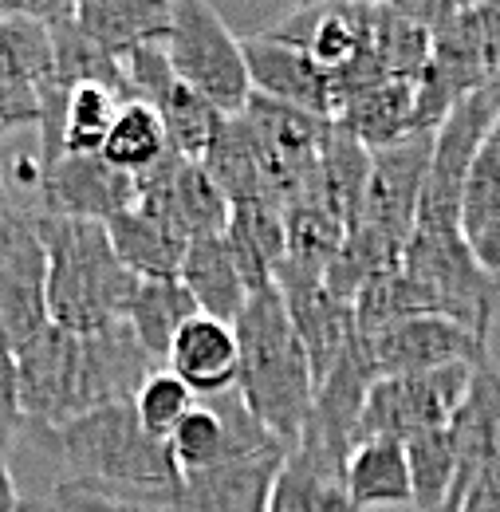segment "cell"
<instances>
[{
	"label": "cell",
	"mask_w": 500,
	"mask_h": 512,
	"mask_svg": "<svg viewBox=\"0 0 500 512\" xmlns=\"http://www.w3.org/2000/svg\"><path fill=\"white\" fill-rule=\"evenodd\" d=\"M12 359L20 386V414L32 434L56 430L103 406L134 402L142 383L158 371V363L142 351L126 320L95 335H71L48 323Z\"/></svg>",
	"instance_id": "cell-1"
},
{
	"label": "cell",
	"mask_w": 500,
	"mask_h": 512,
	"mask_svg": "<svg viewBox=\"0 0 500 512\" xmlns=\"http://www.w3.org/2000/svg\"><path fill=\"white\" fill-rule=\"evenodd\" d=\"M36 438L60 457L63 481L87 489L170 509L182 485V469L170 446L142 430L130 402L91 410L56 430H36Z\"/></svg>",
	"instance_id": "cell-2"
},
{
	"label": "cell",
	"mask_w": 500,
	"mask_h": 512,
	"mask_svg": "<svg viewBox=\"0 0 500 512\" xmlns=\"http://www.w3.org/2000/svg\"><path fill=\"white\" fill-rule=\"evenodd\" d=\"M237 335V394L252 418L280 442L296 446L312 422L315 379L308 351L288 320L284 296L276 284L256 288L241 316L233 320Z\"/></svg>",
	"instance_id": "cell-3"
},
{
	"label": "cell",
	"mask_w": 500,
	"mask_h": 512,
	"mask_svg": "<svg viewBox=\"0 0 500 512\" xmlns=\"http://www.w3.org/2000/svg\"><path fill=\"white\" fill-rule=\"evenodd\" d=\"M48 253V323L71 335H95L123 323L138 276L111 249L107 225L36 213Z\"/></svg>",
	"instance_id": "cell-4"
},
{
	"label": "cell",
	"mask_w": 500,
	"mask_h": 512,
	"mask_svg": "<svg viewBox=\"0 0 500 512\" xmlns=\"http://www.w3.org/2000/svg\"><path fill=\"white\" fill-rule=\"evenodd\" d=\"M162 48L170 56L174 75L189 91H197L209 107H217L225 119L245 111L252 95L245 52L213 4L205 0L170 4V32Z\"/></svg>",
	"instance_id": "cell-5"
},
{
	"label": "cell",
	"mask_w": 500,
	"mask_h": 512,
	"mask_svg": "<svg viewBox=\"0 0 500 512\" xmlns=\"http://www.w3.org/2000/svg\"><path fill=\"white\" fill-rule=\"evenodd\" d=\"M430 300L434 316L461 323L489 339L500 300V276H493L469 249L461 229H414L398 264Z\"/></svg>",
	"instance_id": "cell-6"
},
{
	"label": "cell",
	"mask_w": 500,
	"mask_h": 512,
	"mask_svg": "<svg viewBox=\"0 0 500 512\" xmlns=\"http://www.w3.org/2000/svg\"><path fill=\"white\" fill-rule=\"evenodd\" d=\"M497 119H500V79L477 87V91H469V95H461L449 107V115L434 130L430 174H426V186H422L414 229H441V233L461 229L465 182H469V170H473L485 138L497 127Z\"/></svg>",
	"instance_id": "cell-7"
},
{
	"label": "cell",
	"mask_w": 500,
	"mask_h": 512,
	"mask_svg": "<svg viewBox=\"0 0 500 512\" xmlns=\"http://www.w3.org/2000/svg\"><path fill=\"white\" fill-rule=\"evenodd\" d=\"M477 367H441V371H422V375H378L367 402L359 410L355 442H414L430 430L449 426L453 410L461 406L469 379ZM351 442V446H355Z\"/></svg>",
	"instance_id": "cell-8"
},
{
	"label": "cell",
	"mask_w": 500,
	"mask_h": 512,
	"mask_svg": "<svg viewBox=\"0 0 500 512\" xmlns=\"http://www.w3.org/2000/svg\"><path fill=\"white\" fill-rule=\"evenodd\" d=\"M48 327V253L36 213L16 209L0 221V347L24 351Z\"/></svg>",
	"instance_id": "cell-9"
},
{
	"label": "cell",
	"mask_w": 500,
	"mask_h": 512,
	"mask_svg": "<svg viewBox=\"0 0 500 512\" xmlns=\"http://www.w3.org/2000/svg\"><path fill=\"white\" fill-rule=\"evenodd\" d=\"M134 186H138L134 205L162 217L189 241L193 237H221L229 229V217H233L229 197L217 190V182L193 158H182L170 150L158 166L138 174Z\"/></svg>",
	"instance_id": "cell-10"
},
{
	"label": "cell",
	"mask_w": 500,
	"mask_h": 512,
	"mask_svg": "<svg viewBox=\"0 0 500 512\" xmlns=\"http://www.w3.org/2000/svg\"><path fill=\"white\" fill-rule=\"evenodd\" d=\"M378 375H422L441 367H481L489 363V339L445 320V316H414L390 323L367 339Z\"/></svg>",
	"instance_id": "cell-11"
},
{
	"label": "cell",
	"mask_w": 500,
	"mask_h": 512,
	"mask_svg": "<svg viewBox=\"0 0 500 512\" xmlns=\"http://www.w3.org/2000/svg\"><path fill=\"white\" fill-rule=\"evenodd\" d=\"M288 457V446L268 442V446L245 449L225 457L213 469L182 473V485L170 501L174 512H268L276 473Z\"/></svg>",
	"instance_id": "cell-12"
},
{
	"label": "cell",
	"mask_w": 500,
	"mask_h": 512,
	"mask_svg": "<svg viewBox=\"0 0 500 512\" xmlns=\"http://www.w3.org/2000/svg\"><path fill=\"white\" fill-rule=\"evenodd\" d=\"M449 438H453V493L441 512H453L461 505V497L500 465V367L489 359L473 371L469 390L461 398V406L449 418Z\"/></svg>",
	"instance_id": "cell-13"
},
{
	"label": "cell",
	"mask_w": 500,
	"mask_h": 512,
	"mask_svg": "<svg viewBox=\"0 0 500 512\" xmlns=\"http://www.w3.org/2000/svg\"><path fill=\"white\" fill-rule=\"evenodd\" d=\"M44 213L75 217V221H115L119 213L134 209L138 186L134 178L107 166L99 154H63L56 166L40 174Z\"/></svg>",
	"instance_id": "cell-14"
},
{
	"label": "cell",
	"mask_w": 500,
	"mask_h": 512,
	"mask_svg": "<svg viewBox=\"0 0 500 512\" xmlns=\"http://www.w3.org/2000/svg\"><path fill=\"white\" fill-rule=\"evenodd\" d=\"M241 52H245V67H249L252 95L296 107V111L323 119V123L335 119V83L308 52L280 44V40H268L264 32L241 40Z\"/></svg>",
	"instance_id": "cell-15"
},
{
	"label": "cell",
	"mask_w": 500,
	"mask_h": 512,
	"mask_svg": "<svg viewBox=\"0 0 500 512\" xmlns=\"http://www.w3.org/2000/svg\"><path fill=\"white\" fill-rule=\"evenodd\" d=\"M343 465L347 453L319 442L315 434H304L276 473L268 512H363L347 493Z\"/></svg>",
	"instance_id": "cell-16"
},
{
	"label": "cell",
	"mask_w": 500,
	"mask_h": 512,
	"mask_svg": "<svg viewBox=\"0 0 500 512\" xmlns=\"http://www.w3.org/2000/svg\"><path fill=\"white\" fill-rule=\"evenodd\" d=\"M237 335L233 327L209 316H193L178 331L170 355H166V371H174L197 398H217L225 390L237 386Z\"/></svg>",
	"instance_id": "cell-17"
},
{
	"label": "cell",
	"mask_w": 500,
	"mask_h": 512,
	"mask_svg": "<svg viewBox=\"0 0 500 512\" xmlns=\"http://www.w3.org/2000/svg\"><path fill=\"white\" fill-rule=\"evenodd\" d=\"M178 280L186 284V292L193 296L201 316L229 323V327L241 316L245 300L252 296L245 276H241V264H237V256L225 241V233L221 237H193Z\"/></svg>",
	"instance_id": "cell-18"
},
{
	"label": "cell",
	"mask_w": 500,
	"mask_h": 512,
	"mask_svg": "<svg viewBox=\"0 0 500 512\" xmlns=\"http://www.w3.org/2000/svg\"><path fill=\"white\" fill-rule=\"evenodd\" d=\"M75 24L111 60H123L126 52H134L142 44L166 40L170 4H158V0H83V4H75Z\"/></svg>",
	"instance_id": "cell-19"
},
{
	"label": "cell",
	"mask_w": 500,
	"mask_h": 512,
	"mask_svg": "<svg viewBox=\"0 0 500 512\" xmlns=\"http://www.w3.org/2000/svg\"><path fill=\"white\" fill-rule=\"evenodd\" d=\"M111 249L138 280H178L186 260L189 237H182L174 225L146 209H126L115 221H107Z\"/></svg>",
	"instance_id": "cell-20"
},
{
	"label": "cell",
	"mask_w": 500,
	"mask_h": 512,
	"mask_svg": "<svg viewBox=\"0 0 500 512\" xmlns=\"http://www.w3.org/2000/svg\"><path fill=\"white\" fill-rule=\"evenodd\" d=\"M347 493L359 509H414V489H410V461L402 442H355L343 465Z\"/></svg>",
	"instance_id": "cell-21"
},
{
	"label": "cell",
	"mask_w": 500,
	"mask_h": 512,
	"mask_svg": "<svg viewBox=\"0 0 500 512\" xmlns=\"http://www.w3.org/2000/svg\"><path fill=\"white\" fill-rule=\"evenodd\" d=\"M461 237L473 256L500 276V119L485 138L461 197Z\"/></svg>",
	"instance_id": "cell-22"
},
{
	"label": "cell",
	"mask_w": 500,
	"mask_h": 512,
	"mask_svg": "<svg viewBox=\"0 0 500 512\" xmlns=\"http://www.w3.org/2000/svg\"><path fill=\"white\" fill-rule=\"evenodd\" d=\"M193 316H201V312H197V304H193L182 280H138L123 320L134 331V339L142 343V351L162 367L178 331Z\"/></svg>",
	"instance_id": "cell-23"
},
{
	"label": "cell",
	"mask_w": 500,
	"mask_h": 512,
	"mask_svg": "<svg viewBox=\"0 0 500 512\" xmlns=\"http://www.w3.org/2000/svg\"><path fill=\"white\" fill-rule=\"evenodd\" d=\"M225 241L241 264L249 292L268 288L276 268L284 264V209L276 201H245L233 205Z\"/></svg>",
	"instance_id": "cell-24"
},
{
	"label": "cell",
	"mask_w": 500,
	"mask_h": 512,
	"mask_svg": "<svg viewBox=\"0 0 500 512\" xmlns=\"http://www.w3.org/2000/svg\"><path fill=\"white\" fill-rule=\"evenodd\" d=\"M166 154H170V138H166V127H162L158 111L138 103V99H126L123 107H119L115 127L107 134V142H103V150H99V158L107 166L130 174V178H138L150 166H158Z\"/></svg>",
	"instance_id": "cell-25"
},
{
	"label": "cell",
	"mask_w": 500,
	"mask_h": 512,
	"mask_svg": "<svg viewBox=\"0 0 500 512\" xmlns=\"http://www.w3.org/2000/svg\"><path fill=\"white\" fill-rule=\"evenodd\" d=\"M126 99L107 83H79L63 107V154H99Z\"/></svg>",
	"instance_id": "cell-26"
},
{
	"label": "cell",
	"mask_w": 500,
	"mask_h": 512,
	"mask_svg": "<svg viewBox=\"0 0 500 512\" xmlns=\"http://www.w3.org/2000/svg\"><path fill=\"white\" fill-rule=\"evenodd\" d=\"M154 111H158V119L166 127L170 150L182 154V158H193V162H201V154L209 150V142L217 138V130L225 123V115L217 107H209L197 91H189L182 79L158 99Z\"/></svg>",
	"instance_id": "cell-27"
},
{
	"label": "cell",
	"mask_w": 500,
	"mask_h": 512,
	"mask_svg": "<svg viewBox=\"0 0 500 512\" xmlns=\"http://www.w3.org/2000/svg\"><path fill=\"white\" fill-rule=\"evenodd\" d=\"M406 461H410V489H414V509L441 512L449 493H453V438L449 430H430L414 442H406Z\"/></svg>",
	"instance_id": "cell-28"
},
{
	"label": "cell",
	"mask_w": 500,
	"mask_h": 512,
	"mask_svg": "<svg viewBox=\"0 0 500 512\" xmlns=\"http://www.w3.org/2000/svg\"><path fill=\"white\" fill-rule=\"evenodd\" d=\"M130 406H134V414H138V422H142V430H146L150 438L170 442V434L182 426V418L197 406V394H193L174 371L158 367V371L142 383V390L134 394Z\"/></svg>",
	"instance_id": "cell-29"
},
{
	"label": "cell",
	"mask_w": 500,
	"mask_h": 512,
	"mask_svg": "<svg viewBox=\"0 0 500 512\" xmlns=\"http://www.w3.org/2000/svg\"><path fill=\"white\" fill-rule=\"evenodd\" d=\"M56 509L60 512H174L166 505H142V501H126L115 493H103V489H87V485H75V481H60L56 493H52Z\"/></svg>",
	"instance_id": "cell-30"
},
{
	"label": "cell",
	"mask_w": 500,
	"mask_h": 512,
	"mask_svg": "<svg viewBox=\"0 0 500 512\" xmlns=\"http://www.w3.org/2000/svg\"><path fill=\"white\" fill-rule=\"evenodd\" d=\"M24 426L20 414V386H16V359L0 347V465H8V449Z\"/></svg>",
	"instance_id": "cell-31"
},
{
	"label": "cell",
	"mask_w": 500,
	"mask_h": 512,
	"mask_svg": "<svg viewBox=\"0 0 500 512\" xmlns=\"http://www.w3.org/2000/svg\"><path fill=\"white\" fill-rule=\"evenodd\" d=\"M453 512H500V465L489 469V473L461 497V505Z\"/></svg>",
	"instance_id": "cell-32"
},
{
	"label": "cell",
	"mask_w": 500,
	"mask_h": 512,
	"mask_svg": "<svg viewBox=\"0 0 500 512\" xmlns=\"http://www.w3.org/2000/svg\"><path fill=\"white\" fill-rule=\"evenodd\" d=\"M20 493H16V481L8 473V465H0V512H20Z\"/></svg>",
	"instance_id": "cell-33"
},
{
	"label": "cell",
	"mask_w": 500,
	"mask_h": 512,
	"mask_svg": "<svg viewBox=\"0 0 500 512\" xmlns=\"http://www.w3.org/2000/svg\"><path fill=\"white\" fill-rule=\"evenodd\" d=\"M20 512H60V509H56L52 497H44V501H20Z\"/></svg>",
	"instance_id": "cell-34"
},
{
	"label": "cell",
	"mask_w": 500,
	"mask_h": 512,
	"mask_svg": "<svg viewBox=\"0 0 500 512\" xmlns=\"http://www.w3.org/2000/svg\"><path fill=\"white\" fill-rule=\"evenodd\" d=\"M12 213V201H8V186H4V174H0V221Z\"/></svg>",
	"instance_id": "cell-35"
}]
</instances>
